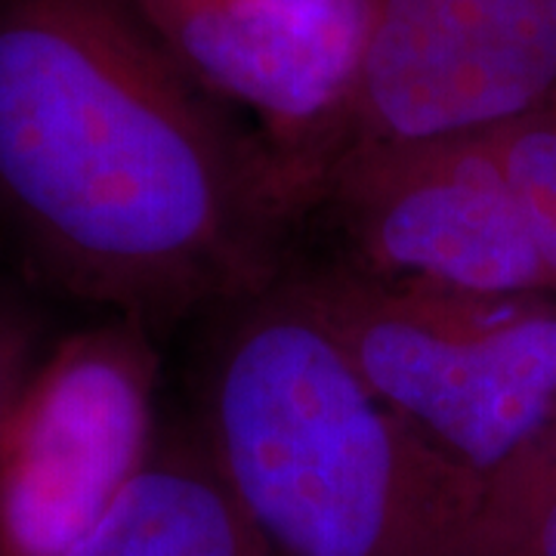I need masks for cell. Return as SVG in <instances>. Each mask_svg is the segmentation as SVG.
I'll list each match as a JSON object with an SVG mask.
<instances>
[{"instance_id": "6da1fadb", "label": "cell", "mask_w": 556, "mask_h": 556, "mask_svg": "<svg viewBox=\"0 0 556 556\" xmlns=\"http://www.w3.org/2000/svg\"><path fill=\"white\" fill-rule=\"evenodd\" d=\"M281 189L109 0L0 3V217L124 313L254 288Z\"/></svg>"}, {"instance_id": "7a4b0ae2", "label": "cell", "mask_w": 556, "mask_h": 556, "mask_svg": "<svg viewBox=\"0 0 556 556\" xmlns=\"http://www.w3.org/2000/svg\"><path fill=\"white\" fill-rule=\"evenodd\" d=\"M204 430L273 556H473L482 482L358 378L298 281L244 291L211 340Z\"/></svg>"}, {"instance_id": "3957f363", "label": "cell", "mask_w": 556, "mask_h": 556, "mask_svg": "<svg viewBox=\"0 0 556 556\" xmlns=\"http://www.w3.org/2000/svg\"><path fill=\"white\" fill-rule=\"evenodd\" d=\"M298 288L358 378L482 485L556 415V294H470L358 266Z\"/></svg>"}, {"instance_id": "277c9868", "label": "cell", "mask_w": 556, "mask_h": 556, "mask_svg": "<svg viewBox=\"0 0 556 556\" xmlns=\"http://www.w3.org/2000/svg\"><path fill=\"white\" fill-rule=\"evenodd\" d=\"M155 368L134 328L62 340L0 420V556H62L152 457Z\"/></svg>"}, {"instance_id": "5b68a950", "label": "cell", "mask_w": 556, "mask_h": 556, "mask_svg": "<svg viewBox=\"0 0 556 556\" xmlns=\"http://www.w3.org/2000/svg\"><path fill=\"white\" fill-rule=\"evenodd\" d=\"M554 100L556 0H368L350 149L477 137Z\"/></svg>"}, {"instance_id": "8992f818", "label": "cell", "mask_w": 556, "mask_h": 556, "mask_svg": "<svg viewBox=\"0 0 556 556\" xmlns=\"http://www.w3.org/2000/svg\"><path fill=\"white\" fill-rule=\"evenodd\" d=\"M325 179L358 269L470 294H554L482 134L346 149Z\"/></svg>"}, {"instance_id": "52a82bcc", "label": "cell", "mask_w": 556, "mask_h": 556, "mask_svg": "<svg viewBox=\"0 0 556 556\" xmlns=\"http://www.w3.org/2000/svg\"><path fill=\"white\" fill-rule=\"evenodd\" d=\"M179 56L266 118L306 127L350 105L368 0H155Z\"/></svg>"}, {"instance_id": "ba28073f", "label": "cell", "mask_w": 556, "mask_h": 556, "mask_svg": "<svg viewBox=\"0 0 556 556\" xmlns=\"http://www.w3.org/2000/svg\"><path fill=\"white\" fill-rule=\"evenodd\" d=\"M62 556H273L207 452H152L100 522Z\"/></svg>"}, {"instance_id": "9c48e42d", "label": "cell", "mask_w": 556, "mask_h": 556, "mask_svg": "<svg viewBox=\"0 0 556 556\" xmlns=\"http://www.w3.org/2000/svg\"><path fill=\"white\" fill-rule=\"evenodd\" d=\"M473 556H556V460L526 448L482 485Z\"/></svg>"}, {"instance_id": "30bf717a", "label": "cell", "mask_w": 556, "mask_h": 556, "mask_svg": "<svg viewBox=\"0 0 556 556\" xmlns=\"http://www.w3.org/2000/svg\"><path fill=\"white\" fill-rule=\"evenodd\" d=\"M556 294V100L482 134Z\"/></svg>"}, {"instance_id": "8fae6325", "label": "cell", "mask_w": 556, "mask_h": 556, "mask_svg": "<svg viewBox=\"0 0 556 556\" xmlns=\"http://www.w3.org/2000/svg\"><path fill=\"white\" fill-rule=\"evenodd\" d=\"M31 368V338L13 309L0 306V420L20 390L25 371Z\"/></svg>"}]
</instances>
